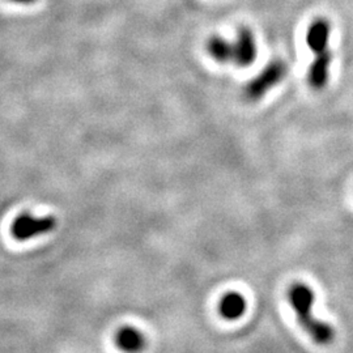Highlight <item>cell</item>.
Returning a JSON list of instances; mask_svg holds the SVG:
<instances>
[{
    "mask_svg": "<svg viewBox=\"0 0 353 353\" xmlns=\"http://www.w3.org/2000/svg\"><path fill=\"white\" fill-rule=\"evenodd\" d=\"M245 310L246 301L240 293H228L219 305V312L225 319H237L243 316Z\"/></svg>",
    "mask_w": 353,
    "mask_h": 353,
    "instance_id": "9",
    "label": "cell"
},
{
    "mask_svg": "<svg viewBox=\"0 0 353 353\" xmlns=\"http://www.w3.org/2000/svg\"><path fill=\"white\" fill-rule=\"evenodd\" d=\"M115 344L121 351L139 352L145 347V338L139 330L131 326L119 328L115 335Z\"/></svg>",
    "mask_w": 353,
    "mask_h": 353,
    "instance_id": "7",
    "label": "cell"
},
{
    "mask_svg": "<svg viewBox=\"0 0 353 353\" xmlns=\"http://www.w3.org/2000/svg\"><path fill=\"white\" fill-rule=\"evenodd\" d=\"M16 3H21V4H29V3H33L34 0H13Z\"/></svg>",
    "mask_w": 353,
    "mask_h": 353,
    "instance_id": "10",
    "label": "cell"
},
{
    "mask_svg": "<svg viewBox=\"0 0 353 353\" xmlns=\"http://www.w3.org/2000/svg\"><path fill=\"white\" fill-rule=\"evenodd\" d=\"M331 59L332 57L330 50L316 54V59L310 65L309 71V83L313 88H323L327 84Z\"/></svg>",
    "mask_w": 353,
    "mask_h": 353,
    "instance_id": "6",
    "label": "cell"
},
{
    "mask_svg": "<svg viewBox=\"0 0 353 353\" xmlns=\"http://www.w3.org/2000/svg\"><path fill=\"white\" fill-rule=\"evenodd\" d=\"M57 228V219L54 216H33L30 214H20L13 221L11 232L17 241H29L39 236L48 234Z\"/></svg>",
    "mask_w": 353,
    "mask_h": 353,
    "instance_id": "2",
    "label": "cell"
},
{
    "mask_svg": "<svg viewBox=\"0 0 353 353\" xmlns=\"http://www.w3.org/2000/svg\"><path fill=\"white\" fill-rule=\"evenodd\" d=\"M207 51L219 63H233V42L221 36H212L207 42Z\"/></svg>",
    "mask_w": 353,
    "mask_h": 353,
    "instance_id": "8",
    "label": "cell"
},
{
    "mask_svg": "<svg viewBox=\"0 0 353 353\" xmlns=\"http://www.w3.org/2000/svg\"><path fill=\"white\" fill-rule=\"evenodd\" d=\"M290 303L303 330L319 344H327L334 338V330L327 323L312 316L314 294L305 284H294L290 290Z\"/></svg>",
    "mask_w": 353,
    "mask_h": 353,
    "instance_id": "1",
    "label": "cell"
},
{
    "mask_svg": "<svg viewBox=\"0 0 353 353\" xmlns=\"http://www.w3.org/2000/svg\"><path fill=\"white\" fill-rule=\"evenodd\" d=\"M331 34V26L326 19H316L307 29L306 43L314 54L328 50V42Z\"/></svg>",
    "mask_w": 353,
    "mask_h": 353,
    "instance_id": "5",
    "label": "cell"
},
{
    "mask_svg": "<svg viewBox=\"0 0 353 353\" xmlns=\"http://www.w3.org/2000/svg\"><path fill=\"white\" fill-rule=\"evenodd\" d=\"M256 41L248 26H242L233 42V63L239 67H249L256 59Z\"/></svg>",
    "mask_w": 353,
    "mask_h": 353,
    "instance_id": "4",
    "label": "cell"
},
{
    "mask_svg": "<svg viewBox=\"0 0 353 353\" xmlns=\"http://www.w3.org/2000/svg\"><path fill=\"white\" fill-rule=\"evenodd\" d=\"M287 75V65L281 61H274L265 67V70L252 79L246 87V96L250 100H258L265 96L268 89L278 85Z\"/></svg>",
    "mask_w": 353,
    "mask_h": 353,
    "instance_id": "3",
    "label": "cell"
}]
</instances>
